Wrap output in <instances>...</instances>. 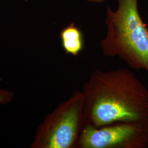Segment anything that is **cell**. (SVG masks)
Returning <instances> with one entry per match:
<instances>
[{
	"mask_svg": "<svg viewBox=\"0 0 148 148\" xmlns=\"http://www.w3.org/2000/svg\"><path fill=\"white\" fill-rule=\"evenodd\" d=\"M81 91L85 126L98 128L122 122L148 130V87L132 71L96 70Z\"/></svg>",
	"mask_w": 148,
	"mask_h": 148,
	"instance_id": "cell-1",
	"label": "cell"
},
{
	"mask_svg": "<svg viewBox=\"0 0 148 148\" xmlns=\"http://www.w3.org/2000/svg\"><path fill=\"white\" fill-rule=\"evenodd\" d=\"M138 0H117L115 11L107 7L106 37L101 49L107 57H118L134 70L148 74V27L139 14Z\"/></svg>",
	"mask_w": 148,
	"mask_h": 148,
	"instance_id": "cell-2",
	"label": "cell"
},
{
	"mask_svg": "<svg viewBox=\"0 0 148 148\" xmlns=\"http://www.w3.org/2000/svg\"><path fill=\"white\" fill-rule=\"evenodd\" d=\"M85 125L84 95L75 90L37 127L31 148H76Z\"/></svg>",
	"mask_w": 148,
	"mask_h": 148,
	"instance_id": "cell-3",
	"label": "cell"
},
{
	"mask_svg": "<svg viewBox=\"0 0 148 148\" xmlns=\"http://www.w3.org/2000/svg\"><path fill=\"white\" fill-rule=\"evenodd\" d=\"M148 130L118 122L103 127L86 125L76 148H147Z\"/></svg>",
	"mask_w": 148,
	"mask_h": 148,
	"instance_id": "cell-4",
	"label": "cell"
},
{
	"mask_svg": "<svg viewBox=\"0 0 148 148\" xmlns=\"http://www.w3.org/2000/svg\"><path fill=\"white\" fill-rule=\"evenodd\" d=\"M62 47L66 54L77 56L84 46V37L81 31L74 23L65 27L60 32Z\"/></svg>",
	"mask_w": 148,
	"mask_h": 148,
	"instance_id": "cell-5",
	"label": "cell"
},
{
	"mask_svg": "<svg viewBox=\"0 0 148 148\" xmlns=\"http://www.w3.org/2000/svg\"><path fill=\"white\" fill-rule=\"evenodd\" d=\"M14 98V93L11 90L0 88V105L10 103Z\"/></svg>",
	"mask_w": 148,
	"mask_h": 148,
	"instance_id": "cell-6",
	"label": "cell"
},
{
	"mask_svg": "<svg viewBox=\"0 0 148 148\" xmlns=\"http://www.w3.org/2000/svg\"><path fill=\"white\" fill-rule=\"evenodd\" d=\"M86 1L90 2V3H101L104 2L107 0H86Z\"/></svg>",
	"mask_w": 148,
	"mask_h": 148,
	"instance_id": "cell-7",
	"label": "cell"
}]
</instances>
